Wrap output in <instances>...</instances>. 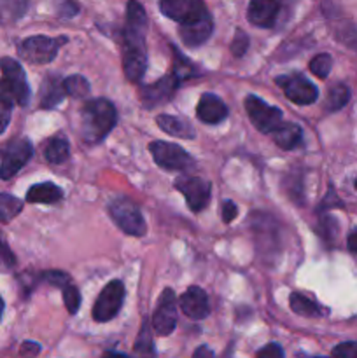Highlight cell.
<instances>
[{
	"mask_svg": "<svg viewBox=\"0 0 357 358\" xmlns=\"http://www.w3.org/2000/svg\"><path fill=\"white\" fill-rule=\"evenodd\" d=\"M202 355H206V357H214V353L210 352L209 348H206V346H202V348H198L195 352V357H202Z\"/></svg>",
	"mask_w": 357,
	"mask_h": 358,
	"instance_id": "43",
	"label": "cell"
},
{
	"mask_svg": "<svg viewBox=\"0 0 357 358\" xmlns=\"http://www.w3.org/2000/svg\"><path fill=\"white\" fill-rule=\"evenodd\" d=\"M178 306L191 320H203L210 313L209 297L200 287H189L178 299Z\"/></svg>",
	"mask_w": 357,
	"mask_h": 358,
	"instance_id": "16",
	"label": "cell"
},
{
	"mask_svg": "<svg viewBox=\"0 0 357 358\" xmlns=\"http://www.w3.org/2000/svg\"><path fill=\"white\" fill-rule=\"evenodd\" d=\"M161 13L178 24L189 23L209 14L203 0H161Z\"/></svg>",
	"mask_w": 357,
	"mask_h": 358,
	"instance_id": "13",
	"label": "cell"
},
{
	"mask_svg": "<svg viewBox=\"0 0 357 358\" xmlns=\"http://www.w3.org/2000/svg\"><path fill=\"white\" fill-rule=\"evenodd\" d=\"M135 352L140 355H153L154 353V345L153 338H150V329L149 322H144L142 329H140V334L135 341Z\"/></svg>",
	"mask_w": 357,
	"mask_h": 358,
	"instance_id": "30",
	"label": "cell"
},
{
	"mask_svg": "<svg viewBox=\"0 0 357 358\" xmlns=\"http://www.w3.org/2000/svg\"><path fill=\"white\" fill-rule=\"evenodd\" d=\"M237 213H238V208H237V205H234L233 201H230V199H227V201H224L223 210H220V215H223L224 222L230 224L231 220L237 217Z\"/></svg>",
	"mask_w": 357,
	"mask_h": 358,
	"instance_id": "39",
	"label": "cell"
},
{
	"mask_svg": "<svg viewBox=\"0 0 357 358\" xmlns=\"http://www.w3.org/2000/svg\"><path fill=\"white\" fill-rule=\"evenodd\" d=\"M350 100V90L345 84H336L329 90L328 98H326V108L329 112H336L345 107Z\"/></svg>",
	"mask_w": 357,
	"mask_h": 358,
	"instance_id": "27",
	"label": "cell"
},
{
	"mask_svg": "<svg viewBox=\"0 0 357 358\" xmlns=\"http://www.w3.org/2000/svg\"><path fill=\"white\" fill-rule=\"evenodd\" d=\"M65 94V87H63V80L59 79V76H48L41 87V107H56L58 103H62Z\"/></svg>",
	"mask_w": 357,
	"mask_h": 358,
	"instance_id": "21",
	"label": "cell"
},
{
	"mask_svg": "<svg viewBox=\"0 0 357 358\" xmlns=\"http://www.w3.org/2000/svg\"><path fill=\"white\" fill-rule=\"evenodd\" d=\"M66 41L69 38L65 35L58 38L46 37V35H34V37H28L27 41L21 42L20 56L24 62L34 63V65H46V63H51L56 58L59 48L66 44Z\"/></svg>",
	"mask_w": 357,
	"mask_h": 358,
	"instance_id": "5",
	"label": "cell"
},
{
	"mask_svg": "<svg viewBox=\"0 0 357 358\" xmlns=\"http://www.w3.org/2000/svg\"><path fill=\"white\" fill-rule=\"evenodd\" d=\"M28 0H0V21H16L27 13Z\"/></svg>",
	"mask_w": 357,
	"mask_h": 358,
	"instance_id": "26",
	"label": "cell"
},
{
	"mask_svg": "<svg viewBox=\"0 0 357 358\" xmlns=\"http://www.w3.org/2000/svg\"><path fill=\"white\" fill-rule=\"evenodd\" d=\"M332 357L340 358H357V343H342L332 350Z\"/></svg>",
	"mask_w": 357,
	"mask_h": 358,
	"instance_id": "36",
	"label": "cell"
},
{
	"mask_svg": "<svg viewBox=\"0 0 357 358\" xmlns=\"http://www.w3.org/2000/svg\"><path fill=\"white\" fill-rule=\"evenodd\" d=\"M247 49H248V35L245 34V31L237 30V37H234L233 42H231V52H233L237 58H240V56L245 55Z\"/></svg>",
	"mask_w": 357,
	"mask_h": 358,
	"instance_id": "35",
	"label": "cell"
},
{
	"mask_svg": "<svg viewBox=\"0 0 357 358\" xmlns=\"http://www.w3.org/2000/svg\"><path fill=\"white\" fill-rule=\"evenodd\" d=\"M2 315H4V301L0 297V320H2Z\"/></svg>",
	"mask_w": 357,
	"mask_h": 358,
	"instance_id": "44",
	"label": "cell"
},
{
	"mask_svg": "<svg viewBox=\"0 0 357 358\" xmlns=\"http://www.w3.org/2000/svg\"><path fill=\"white\" fill-rule=\"evenodd\" d=\"M174 56H175V66H174V76L177 77L178 80H186L189 79V77L196 76V65L195 63H191L189 59H186L184 56L178 55L177 51L174 49Z\"/></svg>",
	"mask_w": 357,
	"mask_h": 358,
	"instance_id": "29",
	"label": "cell"
},
{
	"mask_svg": "<svg viewBox=\"0 0 357 358\" xmlns=\"http://www.w3.org/2000/svg\"><path fill=\"white\" fill-rule=\"evenodd\" d=\"M0 254H2V262L7 266V268H13V266L16 264V257H14V254L10 252L7 241L4 240L2 233H0Z\"/></svg>",
	"mask_w": 357,
	"mask_h": 358,
	"instance_id": "37",
	"label": "cell"
},
{
	"mask_svg": "<svg viewBox=\"0 0 357 358\" xmlns=\"http://www.w3.org/2000/svg\"><path fill=\"white\" fill-rule=\"evenodd\" d=\"M23 210V201L16 196L0 192V222H10Z\"/></svg>",
	"mask_w": 357,
	"mask_h": 358,
	"instance_id": "25",
	"label": "cell"
},
{
	"mask_svg": "<svg viewBox=\"0 0 357 358\" xmlns=\"http://www.w3.org/2000/svg\"><path fill=\"white\" fill-rule=\"evenodd\" d=\"M41 278L44 280V282L51 283V285L58 287V289H63L65 285L72 283L70 276L63 271H46V273H42Z\"/></svg>",
	"mask_w": 357,
	"mask_h": 358,
	"instance_id": "33",
	"label": "cell"
},
{
	"mask_svg": "<svg viewBox=\"0 0 357 358\" xmlns=\"http://www.w3.org/2000/svg\"><path fill=\"white\" fill-rule=\"evenodd\" d=\"M20 353L21 355H38V353H41V346H38L37 343L24 341L23 345H21Z\"/></svg>",
	"mask_w": 357,
	"mask_h": 358,
	"instance_id": "41",
	"label": "cell"
},
{
	"mask_svg": "<svg viewBox=\"0 0 357 358\" xmlns=\"http://www.w3.org/2000/svg\"><path fill=\"white\" fill-rule=\"evenodd\" d=\"M212 30L214 21L209 13L205 14V16L198 17V20L181 24L178 34H181L182 42H184L188 48H198V45L205 44V42L209 41V37L212 35Z\"/></svg>",
	"mask_w": 357,
	"mask_h": 358,
	"instance_id": "15",
	"label": "cell"
},
{
	"mask_svg": "<svg viewBox=\"0 0 357 358\" xmlns=\"http://www.w3.org/2000/svg\"><path fill=\"white\" fill-rule=\"evenodd\" d=\"M270 135H272L273 142H275L280 149L293 150L303 143V131H301V128L298 124H287V122H282V124L276 126Z\"/></svg>",
	"mask_w": 357,
	"mask_h": 358,
	"instance_id": "20",
	"label": "cell"
},
{
	"mask_svg": "<svg viewBox=\"0 0 357 358\" xmlns=\"http://www.w3.org/2000/svg\"><path fill=\"white\" fill-rule=\"evenodd\" d=\"M0 262H2V254H0Z\"/></svg>",
	"mask_w": 357,
	"mask_h": 358,
	"instance_id": "45",
	"label": "cell"
},
{
	"mask_svg": "<svg viewBox=\"0 0 357 358\" xmlns=\"http://www.w3.org/2000/svg\"><path fill=\"white\" fill-rule=\"evenodd\" d=\"M290 310L301 317H321L322 310L312 299L304 297L303 294H290L289 297Z\"/></svg>",
	"mask_w": 357,
	"mask_h": 358,
	"instance_id": "24",
	"label": "cell"
},
{
	"mask_svg": "<svg viewBox=\"0 0 357 358\" xmlns=\"http://www.w3.org/2000/svg\"><path fill=\"white\" fill-rule=\"evenodd\" d=\"M181 86V80L170 73V76L161 77L160 80H156L154 84L149 86H144L140 91V96H142V103L146 105V108H154L161 103H167L174 93L177 91V87Z\"/></svg>",
	"mask_w": 357,
	"mask_h": 358,
	"instance_id": "14",
	"label": "cell"
},
{
	"mask_svg": "<svg viewBox=\"0 0 357 358\" xmlns=\"http://www.w3.org/2000/svg\"><path fill=\"white\" fill-rule=\"evenodd\" d=\"M158 126L163 129L164 133L172 136H178V138L191 140L195 138V128H192L191 122L184 117H178V115H158L156 119Z\"/></svg>",
	"mask_w": 357,
	"mask_h": 358,
	"instance_id": "19",
	"label": "cell"
},
{
	"mask_svg": "<svg viewBox=\"0 0 357 358\" xmlns=\"http://www.w3.org/2000/svg\"><path fill=\"white\" fill-rule=\"evenodd\" d=\"M13 101L0 94V133L6 131L9 126L10 117H13Z\"/></svg>",
	"mask_w": 357,
	"mask_h": 358,
	"instance_id": "34",
	"label": "cell"
},
{
	"mask_svg": "<svg viewBox=\"0 0 357 358\" xmlns=\"http://www.w3.org/2000/svg\"><path fill=\"white\" fill-rule=\"evenodd\" d=\"M356 189H357V180H356Z\"/></svg>",
	"mask_w": 357,
	"mask_h": 358,
	"instance_id": "46",
	"label": "cell"
},
{
	"mask_svg": "<svg viewBox=\"0 0 357 358\" xmlns=\"http://www.w3.org/2000/svg\"><path fill=\"white\" fill-rule=\"evenodd\" d=\"M280 13V0H251L247 17L254 27L272 28Z\"/></svg>",
	"mask_w": 357,
	"mask_h": 358,
	"instance_id": "17",
	"label": "cell"
},
{
	"mask_svg": "<svg viewBox=\"0 0 357 358\" xmlns=\"http://www.w3.org/2000/svg\"><path fill=\"white\" fill-rule=\"evenodd\" d=\"M276 86L282 87L287 100L296 105H312L318 96V90L301 73H287L275 79Z\"/></svg>",
	"mask_w": 357,
	"mask_h": 358,
	"instance_id": "10",
	"label": "cell"
},
{
	"mask_svg": "<svg viewBox=\"0 0 357 358\" xmlns=\"http://www.w3.org/2000/svg\"><path fill=\"white\" fill-rule=\"evenodd\" d=\"M63 191L52 182H42V184H35L28 189L27 201L28 203H42V205H55V203L62 201Z\"/></svg>",
	"mask_w": 357,
	"mask_h": 358,
	"instance_id": "22",
	"label": "cell"
},
{
	"mask_svg": "<svg viewBox=\"0 0 357 358\" xmlns=\"http://www.w3.org/2000/svg\"><path fill=\"white\" fill-rule=\"evenodd\" d=\"M177 325V297L174 290L164 289L153 315V329L158 336H170Z\"/></svg>",
	"mask_w": 357,
	"mask_h": 358,
	"instance_id": "12",
	"label": "cell"
},
{
	"mask_svg": "<svg viewBox=\"0 0 357 358\" xmlns=\"http://www.w3.org/2000/svg\"><path fill=\"white\" fill-rule=\"evenodd\" d=\"M63 303H65L66 310H69L70 315H76L80 308V294L79 290L76 289L74 283H69V285L63 287Z\"/></svg>",
	"mask_w": 357,
	"mask_h": 358,
	"instance_id": "32",
	"label": "cell"
},
{
	"mask_svg": "<svg viewBox=\"0 0 357 358\" xmlns=\"http://www.w3.org/2000/svg\"><path fill=\"white\" fill-rule=\"evenodd\" d=\"M125 294L126 292L122 282H119V280L108 282L107 285L104 287V290L100 292L98 299L94 301L93 320L100 322V324L112 320L122 308Z\"/></svg>",
	"mask_w": 357,
	"mask_h": 358,
	"instance_id": "8",
	"label": "cell"
},
{
	"mask_svg": "<svg viewBox=\"0 0 357 358\" xmlns=\"http://www.w3.org/2000/svg\"><path fill=\"white\" fill-rule=\"evenodd\" d=\"M346 243H349L350 250L357 252V229H354L352 233L349 234V240H346Z\"/></svg>",
	"mask_w": 357,
	"mask_h": 358,
	"instance_id": "42",
	"label": "cell"
},
{
	"mask_svg": "<svg viewBox=\"0 0 357 358\" xmlns=\"http://www.w3.org/2000/svg\"><path fill=\"white\" fill-rule=\"evenodd\" d=\"M79 13V7H77V3H74L72 0H66L65 3L62 6V9H59V14H62L63 17H72L76 16V14Z\"/></svg>",
	"mask_w": 357,
	"mask_h": 358,
	"instance_id": "40",
	"label": "cell"
},
{
	"mask_svg": "<svg viewBox=\"0 0 357 358\" xmlns=\"http://www.w3.org/2000/svg\"><path fill=\"white\" fill-rule=\"evenodd\" d=\"M175 189L182 192V196L188 201V206L192 212H202L210 201V189L212 184L200 177H191V175H186V177H178L175 180Z\"/></svg>",
	"mask_w": 357,
	"mask_h": 358,
	"instance_id": "11",
	"label": "cell"
},
{
	"mask_svg": "<svg viewBox=\"0 0 357 358\" xmlns=\"http://www.w3.org/2000/svg\"><path fill=\"white\" fill-rule=\"evenodd\" d=\"M147 16L142 3L130 0L126 6V27L122 30V70L126 79L139 83L147 69Z\"/></svg>",
	"mask_w": 357,
	"mask_h": 358,
	"instance_id": "1",
	"label": "cell"
},
{
	"mask_svg": "<svg viewBox=\"0 0 357 358\" xmlns=\"http://www.w3.org/2000/svg\"><path fill=\"white\" fill-rule=\"evenodd\" d=\"M149 152L160 168L168 171H186L195 166V159L177 143L156 140L149 145Z\"/></svg>",
	"mask_w": 357,
	"mask_h": 358,
	"instance_id": "7",
	"label": "cell"
},
{
	"mask_svg": "<svg viewBox=\"0 0 357 358\" xmlns=\"http://www.w3.org/2000/svg\"><path fill=\"white\" fill-rule=\"evenodd\" d=\"M118 121L115 107L105 98H94L80 110V133L88 143H98L112 131Z\"/></svg>",
	"mask_w": 357,
	"mask_h": 358,
	"instance_id": "2",
	"label": "cell"
},
{
	"mask_svg": "<svg viewBox=\"0 0 357 358\" xmlns=\"http://www.w3.org/2000/svg\"><path fill=\"white\" fill-rule=\"evenodd\" d=\"M0 94L20 107H27L30 103V86L27 83V73L23 66L13 58L0 59Z\"/></svg>",
	"mask_w": 357,
	"mask_h": 358,
	"instance_id": "3",
	"label": "cell"
},
{
	"mask_svg": "<svg viewBox=\"0 0 357 358\" xmlns=\"http://www.w3.org/2000/svg\"><path fill=\"white\" fill-rule=\"evenodd\" d=\"M196 115L202 122L206 124H217L227 117V107L217 94L205 93L198 101L196 107Z\"/></svg>",
	"mask_w": 357,
	"mask_h": 358,
	"instance_id": "18",
	"label": "cell"
},
{
	"mask_svg": "<svg viewBox=\"0 0 357 358\" xmlns=\"http://www.w3.org/2000/svg\"><path fill=\"white\" fill-rule=\"evenodd\" d=\"M34 156V147L28 138L18 136V138H10L9 142L4 143L0 147V178L2 180H9L13 178L24 164L30 161Z\"/></svg>",
	"mask_w": 357,
	"mask_h": 358,
	"instance_id": "4",
	"label": "cell"
},
{
	"mask_svg": "<svg viewBox=\"0 0 357 358\" xmlns=\"http://www.w3.org/2000/svg\"><path fill=\"white\" fill-rule=\"evenodd\" d=\"M245 110H247L255 129L266 133V135H270L276 126L282 124V112H280V108L272 107V105H268L265 100L255 96V94H248L245 98Z\"/></svg>",
	"mask_w": 357,
	"mask_h": 358,
	"instance_id": "9",
	"label": "cell"
},
{
	"mask_svg": "<svg viewBox=\"0 0 357 358\" xmlns=\"http://www.w3.org/2000/svg\"><path fill=\"white\" fill-rule=\"evenodd\" d=\"M108 213L119 229L132 236H144L147 231L146 220L140 213L139 206L130 198H115L108 203Z\"/></svg>",
	"mask_w": 357,
	"mask_h": 358,
	"instance_id": "6",
	"label": "cell"
},
{
	"mask_svg": "<svg viewBox=\"0 0 357 358\" xmlns=\"http://www.w3.org/2000/svg\"><path fill=\"white\" fill-rule=\"evenodd\" d=\"M63 87H65V93L72 98H84L90 94V83H88L86 77L83 76H70L63 80Z\"/></svg>",
	"mask_w": 357,
	"mask_h": 358,
	"instance_id": "28",
	"label": "cell"
},
{
	"mask_svg": "<svg viewBox=\"0 0 357 358\" xmlns=\"http://www.w3.org/2000/svg\"><path fill=\"white\" fill-rule=\"evenodd\" d=\"M258 357H261V358H268V357H273V358L279 357V358H282V357H284V350L280 348V346L276 345V343H270V345L266 346V348L259 350Z\"/></svg>",
	"mask_w": 357,
	"mask_h": 358,
	"instance_id": "38",
	"label": "cell"
},
{
	"mask_svg": "<svg viewBox=\"0 0 357 358\" xmlns=\"http://www.w3.org/2000/svg\"><path fill=\"white\" fill-rule=\"evenodd\" d=\"M331 69H332V58L329 55H326V52L317 55L310 62L312 73L317 77H321V79H326V77L329 76V72H331Z\"/></svg>",
	"mask_w": 357,
	"mask_h": 358,
	"instance_id": "31",
	"label": "cell"
},
{
	"mask_svg": "<svg viewBox=\"0 0 357 358\" xmlns=\"http://www.w3.org/2000/svg\"><path fill=\"white\" fill-rule=\"evenodd\" d=\"M44 156L49 163L62 164L69 159L70 156V145L65 138H52L49 140L48 145L44 149Z\"/></svg>",
	"mask_w": 357,
	"mask_h": 358,
	"instance_id": "23",
	"label": "cell"
}]
</instances>
